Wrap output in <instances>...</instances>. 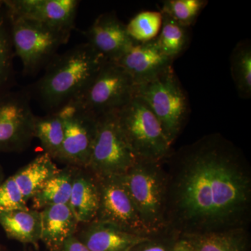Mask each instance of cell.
Wrapping results in <instances>:
<instances>
[{
  "instance_id": "1",
  "label": "cell",
  "mask_w": 251,
  "mask_h": 251,
  "mask_svg": "<svg viewBox=\"0 0 251 251\" xmlns=\"http://www.w3.org/2000/svg\"><path fill=\"white\" fill-rule=\"evenodd\" d=\"M173 191L176 220L191 234L224 230L249 210L251 179L237 149L209 135L179 153Z\"/></svg>"
},
{
  "instance_id": "2",
  "label": "cell",
  "mask_w": 251,
  "mask_h": 251,
  "mask_svg": "<svg viewBox=\"0 0 251 251\" xmlns=\"http://www.w3.org/2000/svg\"><path fill=\"white\" fill-rule=\"evenodd\" d=\"M87 42L57 54L26 91L47 112L57 111L85 92L105 62Z\"/></svg>"
},
{
  "instance_id": "3",
  "label": "cell",
  "mask_w": 251,
  "mask_h": 251,
  "mask_svg": "<svg viewBox=\"0 0 251 251\" xmlns=\"http://www.w3.org/2000/svg\"><path fill=\"white\" fill-rule=\"evenodd\" d=\"M122 184L143 224L151 234L164 226L168 186L159 161L138 159L125 174Z\"/></svg>"
},
{
  "instance_id": "4",
  "label": "cell",
  "mask_w": 251,
  "mask_h": 251,
  "mask_svg": "<svg viewBox=\"0 0 251 251\" xmlns=\"http://www.w3.org/2000/svg\"><path fill=\"white\" fill-rule=\"evenodd\" d=\"M6 12L15 55L21 59L25 75H33L45 68L69 40L70 31Z\"/></svg>"
},
{
  "instance_id": "5",
  "label": "cell",
  "mask_w": 251,
  "mask_h": 251,
  "mask_svg": "<svg viewBox=\"0 0 251 251\" xmlns=\"http://www.w3.org/2000/svg\"><path fill=\"white\" fill-rule=\"evenodd\" d=\"M135 96L148 104L172 145L181 131L190 111L187 94L173 68L156 78L137 86Z\"/></svg>"
},
{
  "instance_id": "6",
  "label": "cell",
  "mask_w": 251,
  "mask_h": 251,
  "mask_svg": "<svg viewBox=\"0 0 251 251\" xmlns=\"http://www.w3.org/2000/svg\"><path fill=\"white\" fill-rule=\"evenodd\" d=\"M116 114L126 139L138 159L160 161L170 153L172 145L143 99L135 96Z\"/></svg>"
},
{
  "instance_id": "7",
  "label": "cell",
  "mask_w": 251,
  "mask_h": 251,
  "mask_svg": "<svg viewBox=\"0 0 251 251\" xmlns=\"http://www.w3.org/2000/svg\"><path fill=\"white\" fill-rule=\"evenodd\" d=\"M138 160L122 132L116 111L99 115L87 171L97 177L120 176Z\"/></svg>"
},
{
  "instance_id": "8",
  "label": "cell",
  "mask_w": 251,
  "mask_h": 251,
  "mask_svg": "<svg viewBox=\"0 0 251 251\" xmlns=\"http://www.w3.org/2000/svg\"><path fill=\"white\" fill-rule=\"evenodd\" d=\"M136 87L123 69L106 60L85 92L74 102L99 116L125 107L136 95Z\"/></svg>"
},
{
  "instance_id": "9",
  "label": "cell",
  "mask_w": 251,
  "mask_h": 251,
  "mask_svg": "<svg viewBox=\"0 0 251 251\" xmlns=\"http://www.w3.org/2000/svg\"><path fill=\"white\" fill-rule=\"evenodd\" d=\"M25 90L0 93V152H20L34 139L36 115Z\"/></svg>"
},
{
  "instance_id": "10",
  "label": "cell",
  "mask_w": 251,
  "mask_h": 251,
  "mask_svg": "<svg viewBox=\"0 0 251 251\" xmlns=\"http://www.w3.org/2000/svg\"><path fill=\"white\" fill-rule=\"evenodd\" d=\"M59 110L64 118L65 133L57 161L68 166L87 169L97 133L98 116L74 101Z\"/></svg>"
},
{
  "instance_id": "11",
  "label": "cell",
  "mask_w": 251,
  "mask_h": 251,
  "mask_svg": "<svg viewBox=\"0 0 251 251\" xmlns=\"http://www.w3.org/2000/svg\"><path fill=\"white\" fill-rule=\"evenodd\" d=\"M100 202L95 221L113 225L124 230L149 237L151 232L140 219L119 176L97 177Z\"/></svg>"
},
{
  "instance_id": "12",
  "label": "cell",
  "mask_w": 251,
  "mask_h": 251,
  "mask_svg": "<svg viewBox=\"0 0 251 251\" xmlns=\"http://www.w3.org/2000/svg\"><path fill=\"white\" fill-rule=\"evenodd\" d=\"M11 14L70 31L75 27L77 0H4Z\"/></svg>"
},
{
  "instance_id": "13",
  "label": "cell",
  "mask_w": 251,
  "mask_h": 251,
  "mask_svg": "<svg viewBox=\"0 0 251 251\" xmlns=\"http://www.w3.org/2000/svg\"><path fill=\"white\" fill-rule=\"evenodd\" d=\"M156 39L135 42L119 58L112 61L130 75L136 86L150 82L173 68L174 61L162 52Z\"/></svg>"
},
{
  "instance_id": "14",
  "label": "cell",
  "mask_w": 251,
  "mask_h": 251,
  "mask_svg": "<svg viewBox=\"0 0 251 251\" xmlns=\"http://www.w3.org/2000/svg\"><path fill=\"white\" fill-rule=\"evenodd\" d=\"M83 34L87 44L108 61L119 58L135 43L113 11L99 15Z\"/></svg>"
},
{
  "instance_id": "15",
  "label": "cell",
  "mask_w": 251,
  "mask_h": 251,
  "mask_svg": "<svg viewBox=\"0 0 251 251\" xmlns=\"http://www.w3.org/2000/svg\"><path fill=\"white\" fill-rule=\"evenodd\" d=\"M75 236L90 251H130L151 239L97 221L85 224Z\"/></svg>"
},
{
  "instance_id": "16",
  "label": "cell",
  "mask_w": 251,
  "mask_h": 251,
  "mask_svg": "<svg viewBox=\"0 0 251 251\" xmlns=\"http://www.w3.org/2000/svg\"><path fill=\"white\" fill-rule=\"evenodd\" d=\"M100 193L97 178L90 171L75 168L69 206L79 224L95 221L99 209Z\"/></svg>"
},
{
  "instance_id": "17",
  "label": "cell",
  "mask_w": 251,
  "mask_h": 251,
  "mask_svg": "<svg viewBox=\"0 0 251 251\" xmlns=\"http://www.w3.org/2000/svg\"><path fill=\"white\" fill-rule=\"evenodd\" d=\"M41 241L50 251H55L77 232L78 221L69 204L48 206L40 211Z\"/></svg>"
},
{
  "instance_id": "18",
  "label": "cell",
  "mask_w": 251,
  "mask_h": 251,
  "mask_svg": "<svg viewBox=\"0 0 251 251\" xmlns=\"http://www.w3.org/2000/svg\"><path fill=\"white\" fill-rule=\"evenodd\" d=\"M0 226L9 239L34 246L41 241L40 211L27 209L0 213Z\"/></svg>"
},
{
  "instance_id": "19",
  "label": "cell",
  "mask_w": 251,
  "mask_h": 251,
  "mask_svg": "<svg viewBox=\"0 0 251 251\" xmlns=\"http://www.w3.org/2000/svg\"><path fill=\"white\" fill-rule=\"evenodd\" d=\"M54 160L44 153L34 158L21 169L13 177L16 181L26 202L31 201L34 195L48 181L59 171Z\"/></svg>"
},
{
  "instance_id": "20",
  "label": "cell",
  "mask_w": 251,
  "mask_h": 251,
  "mask_svg": "<svg viewBox=\"0 0 251 251\" xmlns=\"http://www.w3.org/2000/svg\"><path fill=\"white\" fill-rule=\"evenodd\" d=\"M75 168L67 166L50 178L31 198L33 209L69 204Z\"/></svg>"
},
{
  "instance_id": "21",
  "label": "cell",
  "mask_w": 251,
  "mask_h": 251,
  "mask_svg": "<svg viewBox=\"0 0 251 251\" xmlns=\"http://www.w3.org/2000/svg\"><path fill=\"white\" fill-rule=\"evenodd\" d=\"M194 251H248L247 239L238 229L187 234Z\"/></svg>"
},
{
  "instance_id": "22",
  "label": "cell",
  "mask_w": 251,
  "mask_h": 251,
  "mask_svg": "<svg viewBox=\"0 0 251 251\" xmlns=\"http://www.w3.org/2000/svg\"><path fill=\"white\" fill-rule=\"evenodd\" d=\"M65 125L59 110L36 116L34 120V138H37L45 153L57 160L64 143Z\"/></svg>"
},
{
  "instance_id": "23",
  "label": "cell",
  "mask_w": 251,
  "mask_h": 251,
  "mask_svg": "<svg viewBox=\"0 0 251 251\" xmlns=\"http://www.w3.org/2000/svg\"><path fill=\"white\" fill-rule=\"evenodd\" d=\"M163 14V23L156 40L162 52L173 61L187 49L190 43L189 27Z\"/></svg>"
},
{
  "instance_id": "24",
  "label": "cell",
  "mask_w": 251,
  "mask_h": 251,
  "mask_svg": "<svg viewBox=\"0 0 251 251\" xmlns=\"http://www.w3.org/2000/svg\"><path fill=\"white\" fill-rule=\"evenodd\" d=\"M14 56L9 17L2 1H0V93L10 90L14 83Z\"/></svg>"
},
{
  "instance_id": "25",
  "label": "cell",
  "mask_w": 251,
  "mask_h": 251,
  "mask_svg": "<svg viewBox=\"0 0 251 251\" xmlns=\"http://www.w3.org/2000/svg\"><path fill=\"white\" fill-rule=\"evenodd\" d=\"M231 75L239 97H251V43L245 39L238 43L230 57Z\"/></svg>"
},
{
  "instance_id": "26",
  "label": "cell",
  "mask_w": 251,
  "mask_h": 251,
  "mask_svg": "<svg viewBox=\"0 0 251 251\" xmlns=\"http://www.w3.org/2000/svg\"><path fill=\"white\" fill-rule=\"evenodd\" d=\"M163 23L160 11H145L138 13L126 25L127 33L134 42H148L156 39Z\"/></svg>"
},
{
  "instance_id": "27",
  "label": "cell",
  "mask_w": 251,
  "mask_h": 251,
  "mask_svg": "<svg viewBox=\"0 0 251 251\" xmlns=\"http://www.w3.org/2000/svg\"><path fill=\"white\" fill-rule=\"evenodd\" d=\"M207 4L206 0H166L163 1L161 12L185 27H190Z\"/></svg>"
},
{
  "instance_id": "28",
  "label": "cell",
  "mask_w": 251,
  "mask_h": 251,
  "mask_svg": "<svg viewBox=\"0 0 251 251\" xmlns=\"http://www.w3.org/2000/svg\"><path fill=\"white\" fill-rule=\"evenodd\" d=\"M13 176L0 184V213L29 209Z\"/></svg>"
},
{
  "instance_id": "29",
  "label": "cell",
  "mask_w": 251,
  "mask_h": 251,
  "mask_svg": "<svg viewBox=\"0 0 251 251\" xmlns=\"http://www.w3.org/2000/svg\"><path fill=\"white\" fill-rule=\"evenodd\" d=\"M55 251H90L84 245L83 243L79 240L76 236H72L68 238L60 247Z\"/></svg>"
},
{
  "instance_id": "30",
  "label": "cell",
  "mask_w": 251,
  "mask_h": 251,
  "mask_svg": "<svg viewBox=\"0 0 251 251\" xmlns=\"http://www.w3.org/2000/svg\"><path fill=\"white\" fill-rule=\"evenodd\" d=\"M172 247H168L166 244L159 242L150 240L144 242L135 247L130 251H172Z\"/></svg>"
},
{
  "instance_id": "31",
  "label": "cell",
  "mask_w": 251,
  "mask_h": 251,
  "mask_svg": "<svg viewBox=\"0 0 251 251\" xmlns=\"http://www.w3.org/2000/svg\"><path fill=\"white\" fill-rule=\"evenodd\" d=\"M172 251H194V249L186 238L180 239L173 244Z\"/></svg>"
},
{
  "instance_id": "32",
  "label": "cell",
  "mask_w": 251,
  "mask_h": 251,
  "mask_svg": "<svg viewBox=\"0 0 251 251\" xmlns=\"http://www.w3.org/2000/svg\"><path fill=\"white\" fill-rule=\"evenodd\" d=\"M4 181V173H3L2 168L0 166V184Z\"/></svg>"
}]
</instances>
